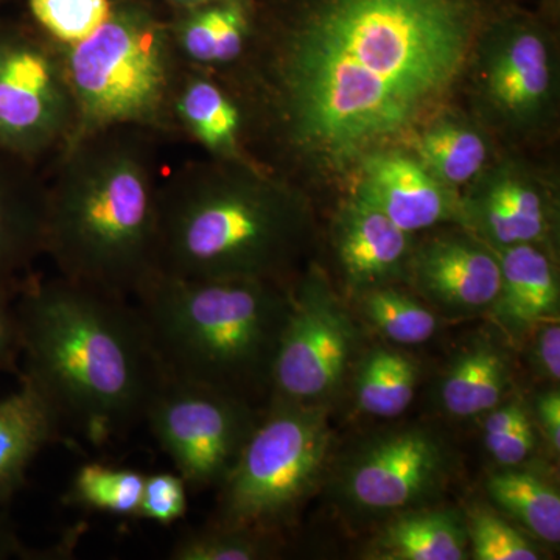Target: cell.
<instances>
[{
	"label": "cell",
	"mask_w": 560,
	"mask_h": 560,
	"mask_svg": "<svg viewBox=\"0 0 560 560\" xmlns=\"http://www.w3.org/2000/svg\"><path fill=\"white\" fill-rule=\"evenodd\" d=\"M474 0H312L260 68V101L302 160L345 171L416 135L463 75Z\"/></svg>",
	"instance_id": "cell-1"
},
{
	"label": "cell",
	"mask_w": 560,
	"mask_h": 560,
	"mask_svg": "<svg viewBox=\"0 0 560 560\" xmlns=\"http://www.w3.org/2000/svg\"><path fill=\"white\" fill-rule=\"evenodd\" d=\"M14 307L22 378L94 444L130 430L165 375L142 316L128 298L58 275L31 276Z\"/></svg>",
	"instance_id": "cell-2"
},
{
	"label": "cell",
	"mask_w": 560,
	"mask_h": 560,
	"mask_svg": "<svg viewBox=\"0 0 560 560\" xmlns=\"http://www.w3.org/2000/svg\"><path fill=\"white\" fill-rule=\"evenodd\" d=\"M154 138L139 128L92 132L51 161L44 256L62 278L132 300L156 272Z\"/></svg>",
	"instance_id": "cell-3"
},
{
	"label": "cell",
	"mask_w": 560,
	"mask_h": 560,
	"mask_svg": "<svg viewBox=\"0 0 560 560\" xmlns=\"http://www.w3.org/2000/svg\"><path fill=\"white\" fill-rule=\"evenodd\" d=\"M308 231L300 195L250 162H190L161 180L156 271L280 283Z\"/></svg>",
	"instance_id": "cell-4"
},
{
	"label": "cell",
	"mask_w": 560,
	"mask_h": 560,
	"mask_svg": "<svg viewBox=\"0 0 560 560\" xmlns=\"http://www.w3.org/2000/svg\"><path fill=\"white\" fill-rule=\"evenodd\" d=\"M167 378L253 401L271 372L290 308L278 282L153 272L132 296Z\"/></svg>",
	"instance_id": "cell-5"
},
{
	"label": "cell",
	"mask_w": 560,
	"mask_h": 560,
	"mask_svg": "<svg viewBox=\"0 0 560 560\" xmlns=\"http://www.w3.org/2000/svg\"><path fill=\"white\" fill-rule=\"evenodd\" d=\"M60 50L75 105L70 142L113 128L175 132L172 98L183 62L168 20L149 2L114 0L97 31Z\"/></svg>",
	"instance_id": "cell-6"
},
{
	"label": "cell",
	"mask_w": 560,
	"mask_h": 560,
	"mask_svg": "<svg viewBox=\"0 0 560 560\" xmlns=\"http://www.w3.org/2000/svg\"><path fill=\"white\" fill-rule=\"evenodd\" d=\"M330 447L326 408L272 400L219 486L215 521L279 533L323 478Z\"/></svg>",
	"instance_id": "cell-7"
},
{
	"label": "cell",
	"mask_w": 560,
	"mask_h": 560,
	"mask_svg": "<svg viewBox=\"0 0 560 560\" xmlns=\"http://www.w3.org/2000/svg\"><path fill=\"white\" fill-rule=\"evenodd\" d=\"M75 124L60 46L40 32L0 27V151L39 167L69 145Z\"/></svg>",
	"instance_id": "cell-8"
},
{
	"label": "cell",
	"mask_w": 560,
	"mask_h": 560,
	"mask_svg": "<svg viewBox=\"0 0 560 560\" xmlns=\"http://www.w3.org/2000/svg\"><path fill=\"white\" fill-rule=\"evenodd\" d=\"M250 405L165 377L143 420L187 488H219L259 422Z\"/></svg>",
	"instance_id": "cell-9"
},
{
	"label": "cell",
	"mask_w": 560,
	"mask_h": 560,
	"mask_svg": "<svg viewBox=\"0 0 560 560\" xmlns=\"http://www.w3.org/2000/svg\"><path fill=\"white\" fill-rule=\"evenodd\" d=\"M359 342L352 316L320 275L293 294L271 372L272 400L319 404L340 388Z\"/></svg>",
	"instance_id": "cell-10"
},
{
	"label": "cell",
	"mask_w": 560,
	"mask_h": 560,
	"mask_svg": "<svg viewBox=\"0 0 560 560\" xmlns=\"http://www.w3.org/2000/svg\"><path fill=\"white\" fill-rule=\"evenodd\" d=\"M453 470L447 442L425 427L378 434L345 464L341 495L364 512L415 510L438 495Z\"/></svg>",
	"instance_id": "cell-11"
},
{
	"label": "cell",
	"mask_w": 560,
	"mask_h": 560,
	"mask_svg": "<svg viewBox=\"0 0 560 560\" xmlns=\"http://www.w3.org/2000/svg\"><path fill=\"white\" fill-rule=\"evenodd\" d=\"M486 101L514 125L539 119L555 91V65L548 40L525 22L500 25L486 39L481 58Z\"/></svg>",
	"instance_id": "cell-12"
},
{
	"label": "cell",
	"mask_w": 560,
	"mask_h": 560,
	"mask_svg": "<svg viewBox=\"0 0 560 560\" xmlns=\"http://www.w3.org/2000/svg\"><path fill=\"white\" fill-rule=\"evenodd\" d=\"M359 165L357 194L401 231L412 234L448 220H463V206L455 191L418 158L385 149L368 154Z\"/></svg>",
	"instance_id": "cell-13"
},
{
	"label": "cell",
	"mask_w": 560,
	"mask_h": 560,
	"mask_svg": "<svg viewBox=\"0 0 560 560\" xmlns=\"http://www.w3.org/2000/svg\"><path fill=\"white\" fill-rule=\"evenodd\" d=\"M408 267L425 300L452 315L490 311L499 298V257L474 238H434L411 256Z\"/></svg>",
	"instance_id": "cell-14"
},
{
	"label": "cell",
	"mask_w": 560,
	"mask_h": 560,
	"mask_svg": "<svg viewBox=\"0 0 560 560\" xmlns=\"http://www.w3.org/2000/svg\"><path fill=\"white\" fill-rule=\"evenodd\" d=\"M46 178L38 165L0 151V291L11 296L44 256Z\"/></svg>",
	"instance_id": "cell-15"
},
{
	"label": "cell",
	"mask_w": 560,
	"mask_h": 560,
	"mask_svg": "<svg viewBox=\"0 0 560 560\" xmlns=\"http://www.w3.org/2000/svg\"><path fill=\"white\" fill-rule=\"evenodd\" d=\"M335 249L355 293L388 285L410 265L411 234L353 191L335 223Z\"/></svg>",
	"instance_id": "cell-16"
},
{
	"label": "cell",
	"mask_w": 560,
	"mask_h": 560,
	"mask_svg": "<svg viewBox=\"0 0 560 560\" xmlns=\"http://www.w3.org/2000/svg\"><path fill=\"white\" fill-rule=\"evenodd\" d=\"M173 131L200 143L213 160L249 162L243 150L246 113L215 72L183 65L172 98Z\"/></svg>",
	"instance_id": "cell-17"
},
{
	"label": "cell",
	"mask_w": 560,
	"mask_h": 560,
	"mask_svg": "<svg viewBox=\"0 0 560 560\" xmlns=\"http://www.w3.org/2000/svg\"><path fill=\"white\" fill-rule=\"evenodd\" d=\"M183 65L219 72L242 60L253 33L249 0H209L168 20Z\"/></svg>",
	"instance_id": "cell-18"
},
{
	"label": "cell",
	"mask_w": 560,
	"mask_h": 560,
	"mask_svg": "<svg viewBox=\"0 0 560 560\" xmlns=\"http://www.w3.org/2000/svg\"><path fill=\"white\" fill-rule=\"evenodd\" d=\"M499 257L500 291L490 311L517 338L559 316V280L547 254L533 243L492 248Z\"/></svg>",
	"instance_id": "cell-19"
},
{
	"label": "cell",
	"mask_w": 560,
	"mask_h": 560,
	"mask_svg": "<svg viewBox=\"0 0 560 560\" xmlns=\"http://www.w3.org/2000/svg\"><path fill=\"white\" fill-rule=\"evenodd\" d=\"M463 220L480 232L490 248L541 242L548 232L544 195L528 178L500 173L470 201L460 202Z\"/></svg>",
	"instance_id": "cell-20"
},
{
	"label": "cell",
	"mask_w": 560,
	"mask_h": 560,
	"mask_svg": "<svg viewBox=\"0 0 560 560\" xmlns=\"http://www.w3.org/2000/svg\"><path fill=\"white\" fill-rule=\"evenodd\" d=\"M57 412L31 382L0 400V508L24 486L40 451L61 438Z\"/></svg>",
	"instance_id": "cell-21"
},
{
	"label": "cell",
	"mask_w": 560,
	"mask_h": 560,
	"mask_svg": "<svg viewBox=\"0 0 560 560\" xmlns=\"http://www.w3.org/2000/svg\"><path fill=\"white\" fill-rule=\"evenodd\" d=\"M466 522L452 511L408 510L383 526L372 540L370 559L463 560L467 558Z\"/></svg>",
	"instance_id": "cell-22"
},
{
	"label": "cell",
	"mask_w": 560,
	"mask_h": 560,
	"mask_svg": "<svg viewBox=\"0 0 560 560\" xmlns=\"http://www.w3.org/2000/svg\"><path fill=\"white\" fill-rule=\"evenodd\" d=\"M510 360L490 340L471 342L452 361L440 386L441 407L453 418L485 415L499 407L510 389Z\"/></svg>",
	"instance_id": "cell-23"
},
{
	"label": "cell",
	"mask_w": 560,
	"mask_h": 560,
	"mask_svg": "<svg viewBox=\"0 0 560 560\" xmlns=\"http://www.w3.org/2000/svg\"><path fill=\"white\" fill-rule=\"evenodd\" d=\"M490 499L537 539L560 541V495L558 490L530 471L508 470L486 481Z\"/></svg>",
	"instance_id": "cell-24"
},
{
	"label": "cell",
	"mask_w": 560,
	"mask_h": 560,
	"mask_svg": "<svg viewBox=\"0 0 560 560\" xmlns=\"http://www.w3.org/2000/svg\"><path fill=\"white\" fill-rule=\"evenodd\" d=\"M415 149L418 160L452 189L480 175L488 160L480 132L451 119L433 121L416 135Z\"/></svg>",
	"instance_id": "cell-25"
},
{
	"label": "cell",
	"mask_w": 560,
	"mask_h": 560,
	"mask_svg": "<svg viewBox=\"0 0 560 560\" xmlns=\"http://www.w3.org/2000/svg\"><path fill=\"white\" fill-rule=\"evenodd\" d=\"M419 366L399 350L377 348L361 361L355 381L357 405L366 415L396 418L415 397Z\"/></svg>",
	"instance_id": "cell-26"
},
{
	"label": "cell",
	"mask_w": 560,
	"mask_h": 560,
	"mask_svg": "<svg viewBox=\"0 0 560 560\" xmlns=\"http://www.w3.org/2000/svg\"><path fill=\"white\" fill-rule=\"evenodd\" d=\"M143 481L145 475L142 471L91 460L73 474L65 503L81 510L136 518Z\"/></svg>",
	"instance_id": "cell-27"
},
{
	"label": "cell",
	"mask_w": 560,
	"mask_h": 560,
	"mask_svg": "<svg viewBox=\"0 0 560 560\" xmlns=\"http://www.w3.org/2000/svg\"><path fill=\"white\" fill-rule=\"evenodd\" d=\"M360 312L386 340L401 346L423 345L440 330L436 313L389 283L361 291Z\"/></svg>",
	"instance_id": "cell-28"
},
{
	"label": "cell",
	"mask_w": 560,
	"mask_h": 560,
	"mask_svg": "<svg viewBox=\"0 0 560 560\" xmlns=\"http://www.w3.org/2000/svg\"><path fill=\"white\" fill-rule=\"evenodd\" d=\"M278 533L213 522L189 530L173 544L172 560H259L275 555Z\"/></svg>",
	"instance_id": "cell-29"
},
{
	"label": "cell",
	"mask_w": 560,
	"mask_h": 560,
	"mask_svg": "<svg viewBox=\"0 0 560 560\" xmlns=\"http://www.w3.org/2000/svg\"><path fill=\"white\" fill-rule=\"evenodd\" d=\"M113 0H28L36 27L58 46L81 43L108 18Z\"/></svg>",
	"instance_id": "cell-30"
},
{
	"label": "cell",
	"mask_w": 560,
	"mask_h": 560,
	"mask_svg": "<svg viewBox=\"0 0 560 560\" xmlns=\"http://www.w3.org/2000/svg\"><path fill=\"white\" fill-rule=\"evenodd\" d=\"M467 537L478 560H539V548L495 512L474 508L466 518Z\"/></svg>",
	"instance_id": "cell-31"
},
{
	"label": "cell",
	"mask_w": 560,
	"mask_h": 560,
	"mask_svg": "<svg viewBox=\"0 0 560 560\" xmlns=\"http://www.w3.org/2000/svg\"><path fill=\"white\" fill-rule=\"evenodd\" d=\"M186 481L172 471H158L145 475L142 500L136 518L158 523L161 526L173 525L186 517L189 510Z\"/></svg>",
	"instance_id": "cell-32"
},
{
	"label": "cell",
	"mask_w": 560,
	"mask_h": 560,
	"mask_svg": "<svg viewBox=\"0 0 560 560\" xmlns=\"http://www.w3.org/2000/svg\"><path fill=\"white\" fill-rule=\"evenodd\" d=\"M536 447V433H534L533 422H530L528 412H526L506 436L503 438L490 451V456L503 467H517L523 460L528 459L530 453Z\"/></svg>",
	"instance_id": "cell-33"
},
{
	"label": "cell",
	"mask_w": 560,
	"mask_h": 560,
	"mask_svg": "<svg viewBox=\"0 0 560 560\" xmlns=\"http://www.w3.org/2000/svg\"><path fill=\"white\" fill-rule=\"evenodd\" d=\"M534 359L537 368L551 382L560 378V326L559 319H548L536 327L534 340Z\"/></svg>",
	"instance_id": "cell-34"
},
{
	"label": "cell",
	"mask_w": 560,
	"mask_h": 560,
	"mask_svg": "<svg viewBox=\"0 0 560 560\" xmlns=\"http://www.w3.org/2000/svg\"><path fill=\"white\" fill-rule=\"evenodd\" d=\"M9 293L0 291V370H5L21 355L16 316L10 307Z\"/></svg>",
	"instance_id": "cell-35"
},
{
	"label": "cell",
	"mask_w": 560,
	"mask_h": 560,
	"mask_svg": "<svg viewBox=\"0 0 560 560\" xmlns=\"http://www.w3.org/2000/svg\"><path fill=\"white\" fill-rule=\"evenodd\" d=\"M536 416L541 430L545 431L552 452L560 451V394L559 389H550L536 400Z\"/></svg>",
	"instance_id": "cell-36"
},
{
	"label": "cell",
	"mask_w": 560,
	"mask_h": 560,
	"mask_svg": "<svg viewBox=\"0 0 560 560\" xmlns=\"http://www.w3.org/2000/svg\"><path fill=\"white\" fill-rule=\"evenodd\" d=\"M7 559H44L40 552L28 550L18 537L16 530L0 518V560Z\"/></svg>",
	"instance_id": "cell-37"
},
{
	"label": "cell",
	"mask_w": 560,
	"mask_h": 560,
	"mask_svg": "<svg viewBox=\"0 0 560 560\" xmlns=\"http://www.w3.org/2000/svg\"><path fill=\"white\" fill-rule=\"evenodd\" d=\"M176 10L190 9V7L201 5V3L209 2V0H167Z\"/></svg>",
	"instance_id": "cell-38"
},
{
	"label": "cell",
	"mask_w": 560,
	"mask_h": 560,
	"mask_svg": "<svg viewBox=\"0 0 560 560\" xmlns=\"http://www.w3.org/2000/svg\"><path fill=\"white\" fill-rule=\"evenodd\" d=\"M0 3H2V0H0Z\"/></svg>",
	"instance_id": "cell-39"
}]
</instances>
